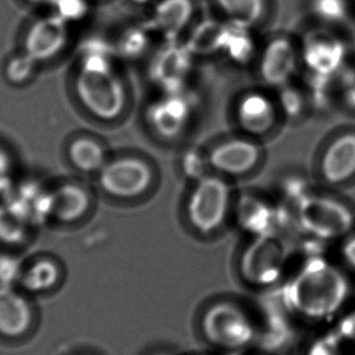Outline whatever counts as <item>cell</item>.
<instances>
[{"mask_svg": "<svg viewBox=\"0 0 355 355\" xmlns=\"http://www.w3.org/2000/svg\"><path fill=\"white\" fill-rule=\"evenodd\" d=\"M349 293L345 275L322 258H312L286 285L284 302L289 310L309 319L331 317Z\"/></svg>", "mask_w": 355, "mask_h": 355, "instance_id": "6da1fadb", "label": "cell"}, {"mask_svg": "<svg viewBox=\"0 0 355 355\" xmlns=\"http://www.w3.org/2000/svg\"><path fill=\"white\" fill-rule=\"evenodd\" d=\"M79 100L96 118H118L126 105V92L120 77L114 72L110 49L99 45L83 60L77 76Z\"/></svg>", "mask_w": 355, "mask_h": 355, "instance_id": "7a4b0ae2", "label": "cell"}, {"mask_svg": "<svg viewBox=\"0 0 355 355\" xmlns=\"http://www.w3.org/2000/svg\"><path fill=\"white\" fill-rule=\"evenodd\" d=\"M200 325L205 339L220 349L236 352L256 345L254 315L233 302H215L209 306Z\"/></svg>", "mask_w": 355, "mask_h": 355, "instance_id": "3957f363", "label": "cell"}, {"mask_svg": "<svg viewBox=\"0 0 355 355\" xmlns=\"http://www.w3.org/2000/svg\"><path fill=\"white\" fill-rule=\"evenodd\" d=\"M300 220L320 241L343 237L354 225L352 211L344 202L327 196H306L300 202Z\"/></svg>", "mask_w": 355, "mask_h": 355, "instance_id": "277c9868", "label": "cell"}, {"mask_svg": "<svg viewBox=\"0 0 355 355\" xmlns=\"http://www.w3.org/2000/svg\"><path fill=\"white\" fill-rule=\"evenodd\" d=\"M230 189L217 177H206L196 184L188 202L190 223L202 233H211L225 220L229 210Z\"/></svg>", "mask_w": 355, "mask_h": 355, "instance_id": "5b68a950", "label": "cell"}, {"mask_svg": "<svg viewBox=\"0 0 355 355\" xmlns=\"http://www.w3.org/2000/svg\"><path fill=\"white\" fill-rule=\"evenodd\" d=\"M152 181V168L141 158H118L106 162L99 172L100 186L114 198H137L149 189Z\"/></svg>", "mask_w": 355, "mask_h": 355, "instance_id": "8992f818", "label": "cell"}, {"mask_svg": "<svg viewBox=\"0 0 355 355\" xmlns=\"http://www.w3.org/2000/svg\"><path fill=\"white\" fill-rule=\"evenodd\" d=\"M283 264V248L272 238L263 236L244 252L240 272L246 283L267 287L279 279Z\"/></svg>", "mask_w": 355, "mask_h": 355, "instance_id": "52a82bcc", "label": "cell"}, {"mask_svg": "<svg viewBox=\"0 0 355 355\" xmlns=\"http://www.w3.org/2000/svg\"><path fill=\"white\" fill-rule=\"evenodd\" d=\"M302 56L312 74L333 78L345 62L346 47L336 35L318 31L306 37Z\"/></svg>", "mask_w": 355, "mask_h": 355, "instance_id": "ba28073f", "label": "cell"}, {"mask_svg": "<svg viewBox=\"0 0 355 355\" xmlns=\"http://www.w3.org/2000/svg\"><path fill=\"white\" fill-rule=\"evenodd\" d=\"M297 62L298 51L293 42L285 37H275L263 51L261 76L268 85L283 87L295 74Z\"/></svg>", "mask_w": 355, "mask_h": 355, "instance_id": "9c48e42d", "label": "cell"}, {"mask_svg": "<svg viewBox=\"0 0 355 355\" xmlns=\"http://www.w3.org/2000/svg\"><path fill=\"white\" fill-rule=\"evenodd\" d=\"M261 149L254 141L236 139L223 141L211 152V166L223 174L239 176L252 171L260 162Z\"/></svg>", "mask_w": 355, "mask_h": 355, "instance_id": "30bf717a", "label": "cell"}, {"mask_svg": "<svg viewBox=\"0 0 355 355\" xmlns=\"http://www.w3.org/2000/svg\"><path fill=\"white\" fill-rule=\"evenodd\" d=\"M193 12L192 0H160L146 26L151 33L174 42L191 22Z\"/></svg>", "mask_w": 355, "mask_h": 355, "instance_id": "8fae6325", "label": "cell"}, {"mask_svg": "<svg viewBox=\"0 0 355 355\" xmlns=\"http://www.w3.org/2000/svg\"><path fill=\"white\" fill-rule=\"evenodd\" d=\"M321 173L333 185L355 176V133L340 135L329 146L321 159Z\"/></svg>", "mask_w": 355, "mask_h": 355, "instance_id": "7c38bea8", "label": "cell"}, {"mask_svg": "<svg viewBox=\"0 0 355 355\" xmlns=\"http://www.w3.org/2000/svg\"><path fill=\"white\" fill-rule=\"evenodd\" d=\"M67 43V29L62 19H47L35 24L26 39V54L43 62L60 53Z\"/></svg>", "mask_w": 355, "mask_h": 355, "instance_id": "4fadbf2b", "label": "cell"}, {"mask_svg": "<svg viewBox=\"0 0 355 355\" xmlns=\"http://www.w3.org/2000/svg\"><path fill=\"white\" fill-rule=\"evenodd\" d=\"M191 54L187 46L176 41L168 42L152 64L154 78L166 87H177L189 72Z\"/></svg>", "mask_w": 355, "mask_h": 355, "instance_id": "5bb4252c", "label": "cell"}, {"mask_svg": "<svg viewBox=\"0 0 355 355\" xmlns=\"http://www.w3.org/2000/svg\"><path fill=\"white\" fill-rule=\"evenodd\" d=\"M238 120L248 132L262 135L275 124V106L264 95L248 94L238 105Z\"/></svg>", "mask_w": 355, "mask_h": 355, "instance_id": "9a60e30c", "label": "cell"}, {"mask_svg": "<svg viewBox=\"0 0 355 355\" xmlns=\"http://www.w3.org/2000/svg\"><path fill=\"white\" fill-rule=\"evenodd\" d=\"M31 323V310L25 300L10 287H0V333L21 335Z\"/></svg>", "mask_w": 355, "mask_h": 355, "instance_id": "2e32d148", "label": "cell"}, {"mask_svg": "<svg viewBox=\"0 0 355 355\" xmlns=\"http://www.w3.org/2000/svg\"><path fill=\"white\" fill-rule=\"evenodd\" d=\"M52 196V214L62 223H74L89 210V196L77 184H64Z\"/></svg>", "mask_w": 355, "mask_h": 355, "instance_id": "e0dca14e", "label": "cell"}, {"mask_svg": "<svg viewBox=\"0 0 355 355\" xmlns=\"http://www.w3.org/2000/svg\"><path fill=\"white\" fill-rule=\"evenodd\" d=\"M230 23L207 19L196 24L187 39L188 49L192 54H211L223 51L229 33Z\"/></svg>", "mask_w": 355, "mask_h": 355, "instance_id": "ac0fdd59", "label": "cell"}, {"mask_svg": "<svg viewBox=\"0 0 355 355\" xmlns=\"http://www.w3.org/2000/svg\"><path fill=\"white\" fill-rule=\"evenodd\" d=\"M153 110L152 123L160 133L166 137L179 133L187 120V104L179 98L164 100Z\"/></svg>", "mask_w": 355, "mask_h": 355, "instance_id": "d6986e66", "label": "cell"}, {"mask_svg": "<svg viewBox=\"0 0 355 355\" xmlns=\"http://www.w3.org/2000/svg\"><path fill=\"white\" fill-rule=\"evenodd\" d=\"M229 23L252 28L260 22L266 10L265 0H215Z\"/></svg>", "mask_w": 355, "mask_h": 355, "instance_id": "ffe728a7", "label": "cell"}, {"mask_svg": "<svg viewBox=\"0 0 355 355\" xmlns=\"http://www.w3.org/2000/svg\"><path fill=\"white\" fill-rule=\"evenodd\" d=\"M69 154L75 168L85 173H99L106 164L103 147L94 139H77L71 145Z\"/></svg>", "mask_w": 355, "mask_h": 355, "instance_id": "44dd1931", "label": "cell"}, {"mask_svg": "<svg viewBox=\"0 0 355 355\" xmlns=\"http://www.w3.org/2000/svg\"><path fill=\"white\" fill-rule=\"evenodd\" d=\"M248 27L230 23L229 33L223 51L237 62H246L254 53V43Z\"/></svg>", "mask_w": 355, "mask_h": 355, "instance_id": "7402d4cb", "label": "cell"}, {"mask_svg": "<svg viewBox=\"0 0 355 355\" xmlns=\"http://www.w3.org/2000/svg\"><path fill=\"white\" fill-rule=\"evenodd\" d=\"M60 271L50 260L35 263L23 277V286L29 291L39 292L49 289L58 282Z\"/></svg>", "mask_w": 355, "mask_h": 355, "instance_id": "603a6c76", "label": "cell"}, {"mask_svg": "<svg viewBox=\"0 0 355 355\" xmlns=\"http://www.w3.org/2000/svg\"><path fill=\"white\" fill-rule=\"evenodd\" d=\"M150 33L147 26L131 27L119 37L116 51L125 58H137L149 47Z\"/></svg>", "mask_w": 355, "mask_h": 355, "instance_id": "cb8c5ba5", "label": "cell"}, {"mask_svg": "<svg viewBox=\"0 0 355 355\" xmlns=\"http://www.w3.org/2000/svg\"><path fill=\"white\" fill-rule=\"evenodd\" d=\"M25 217L12 206L0 208V239L8 243L20 241L24 237Z\"/></svg>", "mask_w": 355, "mask_h": 355, "instance_id": "d4e9b609", "label": "cell"}, {"mask_svg": "<svg viewBox=\"0 0 355 355\" xmlns=\"http://www.w3.org/2000/svg\"><path fill=\"white\" fill-rule=\"evenodd\" d=\"M242 206L241 219L246 227L250 229H262L268 225L270 221V210L264 205L260 204L254 200H244Z\"/></svg>", "mask_w": 355, "mask_h": 355, "instance_id": "484cf974", "label": "cell"}, {"mask_svg": "<svg viewBox=\"0 0 355 355\" xmlns=\"http://www.w3.org/2000/svg\"><path fill=\"white\" fill-rule=\"evenodd\" d=\"M313 6L320 18L329 22L344 18L347 10L345 0H314Z\"/></svg>", "mask_w": 355, "mask_h": 355, "instance_id": "4316f807", "label": "cell"}, {"mask_svg": "<svg viewBox=\"0 0 355 355\" xmlns=\"http://www.w3.org/2000/svg\"><path fill=\"white\" fill-rule=\"evenodd\" d=\"M33 62L35 60L27 54L10 60L6 68V77L8 80L16 85L25 83L33 74Z\"/></svg>", "mask_w": 355, "mask_h": 355, "instance_id": "83f0119b", "label": "cell"}, {"mask_svg": "<svg viewBox=\"0 0 355 355\" xmlns=\"http://www.w3.org/2000/svg\"><path fill=\"white\" fill-rule=\"evenodd\" d=\"M343 340L339 336H327L314 342L306 355H345L342 348Z\"/></svg>", "mask_w": 355, "mask_h": 355, "instance_id": "f1b7e54d", "label": "cell"}, {"mask_svg": "<svg viewBox=\"0 0 355 355\" xmlns=\"http://www.w3.org/2000/svg\"><path fill=\"white\" fill-rule=\"evenodd\" d=\"M282 106L286 114L291 116H297L304 110V99L295 89H286L282 94Z\"/></svg>", "mask_w": 355, "mask_h": 355, "instance_id": "f546056e", "label": "cell"}, {"mask_svg": "<svg viewBox=\"0 0 355 355\" xmlns=\"http://www.w3.org/2000/svg\"><path fill=\"white\" fill-rule=\"evenodd\" d=\"M60 6L62 19L77 20L83 18L87 12V4L85 0H62Z\"/></svg>", "mask_w": 355, "mask_h": 355, "instance_id": "4dcf8cb0", "label": "cell"}, {"mask_svg": "<svg viewBox=\"0 0 355 355\" xmlns=\"http://www.w3.org/2000/svg\"><path fill=\"white\" fill-rule=\"evenodd\" d=\"M20 275V268L16 261L10 258H0V284L10 287Z\"/></svg>", "mask_w": 355, "mask_h": 355, "instance_id": "1f68e13d", "label": "cell"}, {"mask_svg": "<svg viewBox=\"0 0 355 355\" xmlns=\"http://www.w3.org/2000/svg\"><path fill=\"white\" fill-rule=\"evenodd\" d=\"M342 97L348 107L355 110V72H345L341 76Z\"/></svg>", "mask_w": 355, "mask_h": 355, "instance_id": "d6a6232c", "label": "cell"}, {"mask_svg": "<svg viewBox=\"0 0 355 355\" xmlns=\"http://www.w3.org/2000/svg\"><path fill=\"white\" fill-rule=\"evenodd\" d=\"M12 182V164L6 152L0 149V192L8 189Z\"/></svg>", "mask_w": 355, "mask_h": 355, "instance_id": "836d02e7", "label": "cell"}, {"mask_svg": "<svg viewBox=\"0 0 355 355\" xmlns=\"http://www.w3.org/2000/svg\"><path fill=\"white\" fill-rule=\"evenodd\" d=\"M337 334L342 340L355 343V311L342 320Z\"/></svg>", "mask_w": 355, "mask_h": 355, "instance_id": "e575fe53", "label": "cell"}, {"mask_svg": "<svg viewBox=\"0 0 355 355\" xmlns=\"http://www.w3.org/2000/svg\"><path fill=\"white\" fill-rule=\"evenodd\" d=\"M342 254L346 263L355 270V235L348 238L342 248Z\"/></svg>", "mask_w": 355, "mask_h": 355, "instance_id": "d590c367", "label": "cell"}, {"mask_svg": "<svg viewBox=\"0 0 355 355\" xmlns=\"http://www.w3.org/2000/svg\"><path fill=\"white\" fill-rule=\"evenodd\" d=\"M130 1L133 2V3L145 4L148 3L149 1H151V0H130Z\"/></svg>", "mask_w": 355, "mask_h": 355, "instance_id": "8d00e7d4", "label": "cell"}, {"mask_svg": "<svg viewBox=\"0 0 355 355\" xmlns=\"http://www.w3.org/2000/svg\"><path fill=\"white\" fill-rule=\"evenodd\" d=\"M29 1H31V2H47V1H49V0H29Z\"/></svg>", "mask_w": 355, "mask_h": 355, "instance_id": "74e56055", "label": "cell"}, {"mask_svg": "<svg viewBox=\"0 0 355 355\" xmlns=\"http://www.w3.org/2000/svg\"><path fill=\"white\" fill-rule=\"evenodd\" d=\"M354 355H355V354H354Z\"/></svg>", "mask_w": 355, "mask_h": 355, "instance_id": "f35d334b", "label": "cell"}]
</instances>
